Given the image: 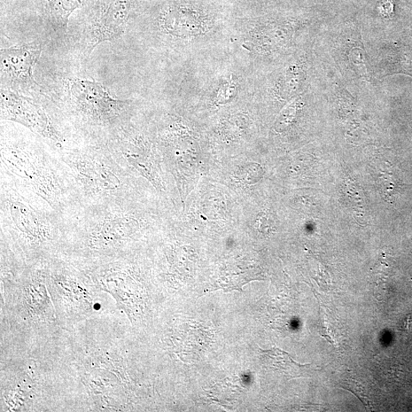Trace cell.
Returning <instances> with one entry per match:
<instances>
[{"mask_svg":"<svg viewBox=\"0 0 412 412\" xmlns=\"http://www.w3.org/2000/svg\"><path fill=\"white\" fill-rule=\"evenodd\" d=\"M0 192L2 238L28 264L57 255L63 243L65 217L2 176Z\"/></svg>","mask_w":412,"mask_h":412,"instance_id":"cell-1","label":"cell"},{"mask_svg":"<svg viewBox=\"0 0 412 412\" xmlns=\"http://www.w3.org/2000/svg\"><path fill=\"white\" fill-rule=\"evenodd\" d=\"M1 176L41 199L65 219L81 206L63 162L38 147L2 140Z\"/></svg>","mask_w":412,"mask_h":412,"instance_id":"cell-2","label":"cell"},{"mask_svg":"<svg viewBox=\"0 0 412 412\" xmlns=\"http://www.w3.org/2000/svg\"><path fill=\"white\" fill-rule=\"evenodd\" d=\"M81 206L130 199V170L105 145L58 151Z\"/></svg>","mask_w":412,"mask_h":412,"instance_id":"cell-3","label":"cell"},{"mask_svg":"<svg viewBox=\"0 0 412 412\" xmlns=\"http://www.w3.org/2000/svg\"><path fill=\"white\" fill-rule=\"evenodd\" d=\"M69 90L83 121L101 128L120 127L126 102L113 98L102 85L96 82L75 79L72 81Z\"/></svg>","mask_w":412,"mask_h":412,"instance_id":"cell-4","label":"cell"},{"mask_svg":"<svg viewBox=\"0 0 412 412\" xmlns=\"http://www.w3.org/2000/svg\"><path fill=\"white\" fill-rule=\"evenodd\" d=\"M1 118L21 124L52 142L58 151L65 147L66 138L44 108L12 91L1 90Z\"/></svg>","mask_w":412,"mask_h":412,"instance_id":"cell-5","label":"cell"},{"mask_svg":"<svg viewBox=\"0 0 412 412\" xmlns=\"http://www.w3.org/2000/svg\"><path fill=\"white\" fill-rule=\"evenodd\" d=\"M42 49L35 44L12 47L1 50L2 76L12 81L33 84V69Z\"/></svg>","mask_w":412,"mask_h":412,"instance_id":"cell-6","label":"cell"},{"mask_svg":"<svg viewBox=\"0 0 412 412\" xmlns=\"http://www.w3.org/2000/svg\"><path fill=\"white\" fill-rule=\"evenodd\" d=\"M134 0H112L92 25L91 50L104 42L118 38L126 27Z\"/></svg>","mask_w":412,"mask_h":412,"instance_id":"cell-7","label":"cell"},{"mask_svg":"<svg viewBox=\"0 0 412 412\" xmlns=\"http://www.w3.org/2000/svg\"><path fill=\"white\" fill-rule=\"evenodd\" d=\"M212 20L211 15L204 6L192 1H178L168 6L163 15V26L170 33L181 29L199 30Z\"/></svg>","mask_w":412,"mask_h":412,"instance_id":"cell-8","label":"cell"},{"mask_svg":"<svg viewBox=\"0 0 412 412\" xmlns=\"http://www.w3.org/2000/svg\"><path fill=\"white\" fill-rule=\"evenodd\" d=\"M263 362L272 370L284 373L286 377L297 378L304 376L305 370L310 365L295 363L289 354L278 348L263 351L261 349Z\"/></svg>","mask_w":412,"mask_h":412,"instance_id":"cell-9","label":"cell"},{"mask_svg":"<svg viewBox=\"0 0 412 412\" xmlns=\"http://www.w3.org/2000/svg\"><path fill=\"white\" fill-rule=\"evenodd\" d=\"M54 24L66 28L68 18L74 10L81 7L87 0H45Z\"/></svg>","mask_w":412,"mask_h":412,"instance_id":"cell-10","label":"cell"},{"mask_svg":"<svg viewBox=\"0 0 412 412\" xmlns=\"http://www.w3.org/2000/svg\"><path fill=\"white\" fill-rule=\"evenodd\" d=\"M341 387L354 394L361 401L365 407H370V400L367 393L365 392V388L356 382L355 380H345L344 384H342Z\"/></svg>","mask_w":412,"mask_h":412,"instance_id":"cell-11","label":"cell"},{"mask_svg":"<svg viewBox=\"0 0 412 412\" xmlns=\"http://www.w3.org/2000/svg\"><path fill=\"white\" fill-rule=\"evenodd\" d=\"M295 115V106L294 104L285 108L282 112L281 115H279L278 119L277 127L279 129L283 130L286 129L292 122L294 116Z\"/></svg>","mask_w":412,"mask_h":412,"instance_id":"cell-12","label":"cell"}]
</instances>
